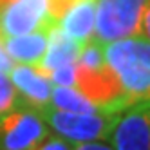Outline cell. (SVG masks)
I'll use <instances>...</instances> for the list:
<instances>
[{
  "mask_svg": "<svg viewBox=\"0 0 150 150\" xmlns=\"http://www.w3.org/2000/svg\"><path fill=\"white\" fill-rule=\"evenodd\" d=\"M74 89H78L101 112L121 114L127 110V100L121 83L107 63L94 69L76 65Z\"/></svg>",
  "mask_w": 150,
  "mask_h": 150,
  "instance_id": "obj_4",
  "label": "cell"
},
{
  "mask_svg": "<svg viewBox=\"0 0 150 150\" xmlns=\"http://www.w3.org/2000/svg\"><path fill=\"white\" fill-rule=\"evenodd\" d=\"M4 2H7V0H0V4H4Z\"/></svg>",
  "mask_w": 150,
  "mask_h": 150,
  "instance_id": "obj_20",
  "label": "cell"
},
{
  "mask_svg": "<svg viewBox=\"0 0 150 150\" xmlns=\"http://www.w3.org/2000/svg\"><path fill=\"white\" fill-rule=\"evenodd\" d=\"M47 136L45 120L29 105L0 116V150H33Z\"/></svg>",
  "mask_w": 150,
  "mask_h": 150,
  "instance_id": "obj_5",
  "label": "cell"
},
{
  "mask_svg": "<svg viewBox=\"0 0 150 150\" xmlns=\"http://www.w3.org/2000/svg\"><path fill=\"white\" fill-rule=\"evenodd\" d=\"M24 105H27V103L20 96L13 80L9 78V74L0 71V116L15 110L18 107H24Z\"/></svg>",
  "mask_w": 150,
  "mask_h": 150,
  "instance_id": "obj_13",
  "label": "cell"
},
{
  "mask_svg": "<svg viewBox=\"0 0 150 150\" xmlns=\"http://www.w3.org/2000/svg\"><path fill=\"white\" fill-rule=\"evenodd\" d=\"M33 150H72V145L60 136H47Z\"/></svg>",
  "mask_w": 150,
  "mask_h": 150,
  "instance_id": "obj_15",
  "label": "cell"
},
{
  "mask_svg": "<svg viewBox=\"0 0 150 150\" xmlns=\"http://www.w3.org/2000/svg\"><path fill=\"white\" fill-rule=\"evenodd\" d=\"M13 65H15V62L11 60V56L7 54V51L4 49V44H2V40H0V71H2V72H7V74H9V71L13 69Z\"/></svg>",
  "mask_w": 150,
  "mask_h": 150,
  "instance_id": "obj_18",
  "label": "cell"
},
{
  "mask_svg": "<svg viewBox=\"0 0 150 150\" xmlns=\"http://www.w3.org/2000/svg\"><path fill=\"white\" fill-rule=\"evenodd\" d=\"M72 150H116L112 145L103 141H85V143H71Z\"/></svg>",
  "mask_w": 150,
  "mask_h": 150,
  "instance_id": "obj_17",
  "label": "cell"
},
{
  "mask_svg": "<svg viewBox=\"0 0 150 150\" xmlns=\"http://www.w3.org/2000/svg\"><path fill=\"white\" fill-rule=\"evenodd\" d=\"M109 139L116 150H150V107L120 114Z\"/></svg>",
  "mask_w": 150,
  "mask_h": 150,
  "instance_id": "obj_7",
  "label": "cell"
},
{
  "mask_svg": "<svg viewBox=\"0 0 150 150\" xmlns=\"http://www.w3.org/2000/svg\"><path fill=\"white\" fill-rule=\"evenodd\" d=\"M2 44L13 62L38 67L47 51L49 31H35V33H27V35L7 36L2 38Z\"/></svg>",
  "mask_w": 150,
  "mask_h": 150,
  "instance_id": "obj_9",
  "label": "cell"
},
{
  "mask_svg": "<svg viewBox=\"0 0 150 150\" xmlns=\"http://www.w3.org/2000/svg\"><path fill=\"white\" fill-rule=\"evenodd\" d=\"M49 107L58 110H67V112H81V114H91V112H101L91 100L74 87H62L54 85L51 91V100Z\"/></svg>",
  "mask_w": 150,
  "mask_h": 150,
  "instance_id": "obj_12",
  "label": "cell"
},
{
  "mask_svg": "<svg viewBox=\"0 0 150 150\" xmlns=\"http://www.w3.org/2000/svg\"><path fill=\"white\" fill-rule=\"evenodd\" d=\"M45 120L47 127L54 130L56 136L63 137L69 143H85V141H105L109 139L120 114L112 112H67L52 107L38 110Z\"/></svg>",
  "mask_w": 150,
  "mask_h": 150,
  "instance_id": "obj_2",
  "label": "cell"
},
{
  "mask_svg": "<svg viewBox=\"0 0 150 150\" xmlns=\"http://www.w3.org/2000/svg\"><path fill=\"white\" fill-rule=\"evenodd\" d=\"M103 52L121 83L127 109L150 107V42L145 36L121 38L105 44Z\"/></svg>",
  "mask_w": 150,
  "mask_h": 150,
  "instance_id": "obj_1",
  "label": "cell"
},
{
  "mask_svg": "<svg viewBox=\"0 0 150 150\" xmlns=\"http://www.w3.org/2000/svg\"><path fill=\"white\" fill-rule=\"evenodd\" d=\"M141 29H143V36L150 42V0H146L145 4V11H143V24H141Z\"/></svg>",
  "mask_w": 150,
  "mask_h": 150,
  "instance_id": "obj_19",
  "label": "cell"
},
{
  "mask_svg": "<svg viewBox=\"0 0 150 150\" xmlns=\"http://www.w3.org/2000/svg\"><path fill=\"white\" fill-rule=\"evenodd\" d=\"M76 2L78 0H51L49 2V15H51V18L54 20L56 24H60V20H62L63 15H65V11Z\"/></svg>",
  "mask_w": 150,
  "mask_h": 150,
  "instance_id": "obj_16",
  "label": "cell"
},
{
  "mask_svg": "<svg viewBox=\"0 0 150 150\" xmlns=\"http://www.w3.org/2000/svg\"><path fill=\"white\" fill-rule=\"evenodd\" d=\"M94 22H96V0H78L62 16L60 27L76 44L83 45L94 38Z\"/></svg>",
  "mask_w": 150,
  "mask_h": 150,
  "instance_id": "obj_11",
  "label": "cell"
},
{
  "mask_svg": "<svg viewBox=\"0 0 150 150\" xmlns=\"http://www.w3.org/2000/svg\"><path fill=\"white\" fill-rule=\"evenodd\" d=\"M80 49H81L80 44H76L60 25H54L49 31V44H47L45 56L36 69L42 71L45 76H49V72L58 67L74 65L78 60Z\"/></svg>",
  "mask_w": 150,
  "mask_h": 150,
  "instance_id": "obj_10",
  "label": "cell"
},
{
  "mask_svg": "<svg viewBox=\"0 0 150 150\" xmlns=\"http://www.w3.org/2000/svg\"><path fill=\"white\" fill-rule=\"evenodd\" d=\"M51 0H7L0 4V40L35 31H51L56 24L49 15Z\"/></svg>",
  "mask_w": 150,
  "mask_h": 150,
  "instance_id": "obj_6",
  "label": "cell"
},
{
  "mask_svg": "<svg viewBox=\"0 0 150 150\" xmlns=\"http://www.w3.org/2000/svg\"><path fill=\"white\" fill-rule=\"evenodd\" d=\"M9 78L13 80L15 87L18 89L20 96L29 107H33L36 110L49 107L52 81L42 71L31 65L18 63V65H13V69L9 71Z\"/></svg>",
  "mask_w": 150,
  "mask_h": 150,
  "instance_id": "obj_8",
  "label": "cell"
},
{
  "mask_svg": "<svg viewBox=\"0 0 150 150\" xmlns=\"http://www.w3.org/2000/svg\"><path fill=\"white\" fill-rule=\"evenodd\" d=\"M146 0H96L94 38L100 44L143 36V11Z\"/></svg>",
  "mask_w": 150,
  "mask_h": 150,
  "instance_id": "obj_3",
  "label": "cell"
},
{
  "mask_svg": "<svg viewBox=\"0 0 150 150\" xmlns=\"http://www.w3.org/2000/svg\"><path fill=\"white\" fill-rule=\"evenodd\" d=\"M74 78H76V63L63 65L49 72V80L54 85H62V87H74Z\"/></svg>",
  "mask_w": 150,
  "mask_h": 150,
  "instance_id": "obj_14",
  "label": "cell"
}]
</instances>
